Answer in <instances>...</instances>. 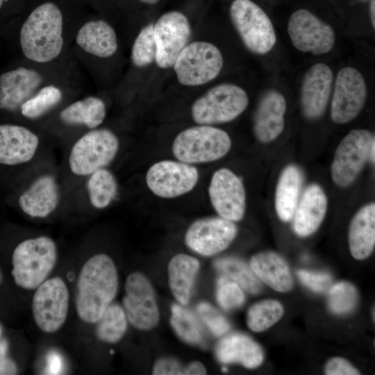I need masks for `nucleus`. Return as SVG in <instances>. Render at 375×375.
<instances>
[{
  "instance_id": "obj_4",
  "label": "nucleus",
  "mask_w": 375,
  "mask_h": 375,
  "mask_svg": "<svg viewBox=\"0 0 375 375\" xmlns=\"http://www.w3.org/2000/svg\"><path fill=\"white\" fill-rule=\"evenodd\" d=\"M231 147V140L224 130L211 125L192 126L174 138L172 153L179 161L197 164L217 160Z\"/></svg>"
},
{
  "instance_id": "obj_24",
  "label": "nucleus",
  "mask_w": 375,
  "mask_h": 375,
  "mask_svg": "<svg viewBox=\"0 0 375 375\" xmlns=\"http://www.w3.org/2000/svg\"><path fill=\"white\" fill-rule=\"evenodd\" d=\"M215 354L221 362H238L247 368L258 367L264 359L261 347L249 337L241 333H232L219 340Z\"/></svg>"
},
{
  "instance_id": "obj_20",
  "label": "nucleus",
  "mask_w": 375,
  "mask_h": 375,
  "mask_svg": "<svg viewBox=\"0 0 375 375\" xmlns=\"http://www.w3.org/2000/svg\"><path fill=\"white\" fill-rule=\"evenodd\" d=\"M286 101L279 92L271 90L260 99L253 119V132L261 142L268 143L276 139L285 126Z\"/></svg>"
},
{
  "instance_id": "obj_19",
  "label": "nucleus",
  "mask_w": 375,
  "mask_h": 375,
  "mask_svg": "<svg viewBox=\"0 0 375 375\" xmlns=\"http://www.w3.org/2000/svg\"><path fill=\"white\" fill-rule=\"evenodd\" d=\"M43 82L41 74L20 67L0 75V108L14 111L31 97Z\"/></svg>"
},
{
  "instance_id": "obj_12",
  "label": "nucleus",
  "mask_w": 375,
  "mask_h": 375,
  "mask_svg": "<svg viewBox=\"0 0 375 375\" xmlns=\"http://www.w3.org/2000/svg\"><path fill=\"white\" fill-rule=\"evenodd\" d=\"M288 32L296 49L315 55L329 52L335 41L333 28L303 8L297 10L291 15Z\"/></svg>"
},
{
  "instance_id": "obj_9",
  "label": "nucleus",
  "mask_w": 375,
  "mask_h": 375,
  "mask_svg": "<svg viewBox=\"0 0 375 375\" xmlns=\"http://www.w3.org/2000/svg\"><path fill=\"white\" fill-rule=\"evenodd\" d=\"M374 140L369 131L353 129L341 140L331 165V177L335 184L347 187L356 180L369 156Z\"/></svg>"
},
{
  "instance_id": "obj_38",
  "label": "nucleus",
  "mask_w": 375,
  "mask_h": 375,
  "mask_svg": "<svg viewBox=\"0 0 375 375\" xmlns=\"http://www.w3.org/2000/svg\"><path fill=\"white\" fill-rule=\"evenodd\" d=\"M358 298L357 290L351 283H337L328 291V307L336 314L348 313L355 308Z\"/></svg>"
},
{
  "instance_id": "obj_52",
  "label": "nucleus",
  "mask_w": 375,
  "mask_h": 375,
  "mask_svg": "<svg viewBox=\"0 0 375 375\" xmlns=\"http://www.w3.org/2000/svg\"><path fill=\"white\" fill-rule=\"evenodd\" d=\"M2 282V274H1V272L0 270V284Z\"/></svg>"
},
{
  "instance_id": "obj_13",
  "label": "nucleus",
  "mask_w": 375,
  "mask_h": 375,
  "mask_svg": "<svg viewBox=\"0 0 375 375\" xmlns=\"http://www.w3.org/2000/svg\"><path fill=\"white\" fill-rule=\"evenodd\" d=\"M199 180L197 169L181 161L161 160L152 165L146 174V183L156 196L172 199L190 192Z\"/></svg>"
},
{
  "instance_id": "obj_39",
  "label": "nucleus",
  "mask_w": 375,
  "mask_h": 375,
  "mask_svg": "<svg viewBox=\"0 0 375 375\" xmlns=\"http://www.w3.org/2000/svg\"><path fill=\"white\" fill-rule=\"evenodd\" d=\"M216 297L219 306L224 310L238 308L244 302L242 288L234 281L224 277L217 281Z\"/></svg>"
},
{
  "instance_id": "obj_31",
  "label": "nucleus",
  "mask_w": 375,
  "mask_h": 375,
  "mask_svg": "<svg viewBox=\"0 0 375 375\" xmlns=\"http://www.w3.org/2000/svg\"><path fill=\"white\" fill-rule=\"evenodd\" d=\"M214 265L247 292L257 294L260 291L262 285L259 279L242 260L235 257H222L215 260Z\"/></svg>"
},
{
  "instance_id": "obj_48",
  "label": "nucleus",
  "mask_w": 375,
  "mask_h": 375,
  "mask_svg": "<svg viewBox=\"0 0 375 375\" xmlns=\"http://www.w3.org/2000/svg\"><path fill=\"white\" fill-rule=\"evenodd\" d=\"M375 149V140L372 142L369 149V157L371 160L374 162V149Z\"/></svg>"
},
{
  "instance_id": "obj_43",
  "label": "nucleus",
  "mask_w": 375,
  "mask_h": 375,
  "mask_svg": "<svg viewBox=\"0 0 375 375\" xmlns=\"http://www.w3.org/2000/svg\"><path fill=\"white\" fill-rule=\"evenodd\" d=\"M185 367L176 359L165 357L155 363L152 374L155 375L184 374Z\"/></svg>"
},
{
  "instance_id": "obj_8",
  "label": "nucleus",
  "mask_w": 375,
  "mask_h": 375,
  "mask_svg": "<svg viewBox=\"0 0 375 375\" xmlns=\"http://www.w3.org/2000/svg\"><path fill=\"white\" fill-rule=\"evenodd\" d=\"M119 140L108 128L94 129L80 138L72 148L69 164L78 176L89 175L108 165L115 157Z\"/></svg>"
},
{
  "instance_id": "obj_42",
  "label": "nucleus",
  "mask_w": 375,
  "mask_h": 375,
  "mask_svg": "<svg viewBox=\"0 0 375 375\" xmlns=\"http://www.w3.org/2000/svg\"><path fill=\"white\" fill-rule=\"evenodd\" d=\"M325 374L328 375H357L360 373L349 361L335 357L329 360L325 365Z\"/></svg>"
},
{
  "instance_id": "obj_27",
  "label": "nucleus",
  "mask_w": 375,
  "mask_h": 375,
  "mask_svg": "<svg viewBox=\"0 0 375 375\" xmlns=\"http://www.w3.org/2000/svg\"><path fill=\"white\" fill-rule=\"evenodd\" d=\"M250 267L260 280L276 291L287 292L293 286L287 262L274 252L255 254L250 260Z\"/></svg>"
},
{
  "instance_id": "obj_35",
  "label": "nucleus",
  "mask_w": 375,
  "mask_h": 375,
  "mask_svg": "<svg viewBox=\"0 0 375 375\" xmlns=\"http://www.w3.org/2000/svg\"><path fill=\"white\" fill-rule=\"evenodd\" d=\"M283 314V308L278 301L263 300L249 308L247 317V326L253 331H263L277 322Z\"/></svg>"
},
{
  "instance_id": "obj_44",
  "label": "nucleus",
  "mask_w": 375,
  "mask_h": 375,
  "mask_svg": "<svg viewBox=\"0 0 375 375\" xmlns=\"http://www.w3.org/2000/svg\"><path fill=\"white\" fill-rule=\"evenodd\" d=\"M17 374L15 362L8 356V342L5 338L0 340V375Z\"/></svg>"
},
{
  "instance_id": "obj_51",
  "label": "nucleus",
  "mask_w": 375,
  "mask_h": 375,
  "mask_svg": "<svg viewBox=\"0 0 375 375\" xmlns=\"http://www.w3.org/2000/svg\"><path fill=\"white\" fill-rule=\"evenodd\" d=\"M5 1L6 0H0V10H1V7H2V6H3Z\"/></svg>"
},
{
  "instance_id": "obj_29",
  "label": "nucleus",
  "mask_w": 375,
  "mask_h": 375,
  "mask_svg": "<svg viewBox=\"0 0 375 375\" xmlns=\"http://www.w3.org/2000/svg\"><path fill=\"white\" fill-rule=\"evenodd\" d=\"M302 185V175L299 168L287 166L281 172L275 194V208L283 222L290 221L297 208Z\"/></svg>"
},
{
  "instance_id": "obj_15",
  "label": "nucleus",
  "mask_w": 375,
  "mask_h": 375,
  "mask_svg": "<svg viewBox=\"0 0 375 375\" xmlns=\"http://www.w3.org/2000/svg\"><path fill=\"white\" fill-rule=\"evenodd\" d=\"M123 308L127 320L136 328L149 330L159 321V312L152 285L140 272L128 275L125 283Z\"/></svg>"
},
{
  "instance_id": "obj_25",
  "label": "nucleus",
  "mask_w": 375,
  "mask_h": 375,
  "mask_svg": "<svg viewBox=\"0 0 375 375\" xmlns=\"http://www.w3.org/2000/svg\"><path fill=\"white\" fill-rule=\"evenodd\" d=\"M76 42L85 52L99 58H109L118 48L114 28L104 20L85 22L78 30Z\"/></svg>"
},
{
  "instance_id": "obj_3",
  "label": "nucleus",
  "mask_w": 375,
  "mask_h": 375,
  "mask_svg": "<svg viewBox=\"0 0 375 375\" xmlns=\"http://www.w3.org/2000/svg\"><path fill=\"white\" fill-rule=\"evenodd\" d=\"M57 260V247L47 236L26 240L15 249L12 275L15 283L26 290L36 289L53 270Z\"/></svg>"
},
{
  "instance_id": "obj_41",
  "label": "nucleus",
  "mask_w": 375,
  "mask_h": 375,
  "mask_svg": "<svg viewBox=\"0 0 375 375\" xmlns=\"http://www.w3.org/2000/svg\"><path fill=\"white\" fill-rule=\"evenodd\" d=\"M297 275L305 285L315 292L325 291L330 288L332 282L331 276L328 274L299 270Z\"/></svg>"
},
{
  "instance_id": "obj_10",
  "label": "nucleus",
  "mask_w": 375,
  "mask_h": 375,
  "mask_svg": "<svg viewBox=\"0 0 375 375\" xmlns=\"http://www.w3.org/2000/svg\"><path fill=\"white\" fill-rule=\"evenodd\" d=\"M68 308V288L61 278L47 279L36 288L32 311L42 331L52 333L59 330L67 319Z\"/></svg>"
},
{
  "instance_id": "obj_21",
  "label": "nucleus",
  "mask_w": 375,
  "mask_h": 375,
  "mask_svg": "<svg viewBox=\"0 0 375 375\" xmlns=\"http://www.w3.org/2000/svg\"><path fill=\"white\" fill-rule=\"evenodd\" d=\"M39 144L38 136L26 127L0 125V164L15 165L34 156Z\"/></svg>"
},
{
  "instance_id": "obj_16",
  "label": "nucleus",
  "mask_w": 375,
  "mask_h": 375,
  "mask_svg": "<svg viewBox=\"0 0 375 375\" xmlns=\"http://www.w3.org/2000/svg\"><path fill=\"white\" fill-rule=\"evenodd\" d=\"M237 231L233 222L221 217L202 218L189 226L185 242L194 252L210 256L226 249L235 238Z\"/></svg>"
},
{
  "instance_id": "obj_37",
  "label": "nucleus",
  "mask_w": 375,
  "mask_h": 375,
  "mask_svg": "<svg viewBox=\"0 0 375 375\" xmlns=\"http://www.w3.org/2000/svg\"><path fill=\"white\" fill-rule=\"evenodd\" d=\"M156 46L153 24L144 26L136 36L131 49V61L137 67H147L155 61Z\"/></svg>"
},
{
  "instance_id": "obj_34",
  "label": "nucleus",
  "mask_w": 375,
  "mask_h": 375,
  "mask_svg": "<svg viewBox=\"0 0 375 375\" xmlns=\"http://www.w3.org/2000/svg\"><path fill=\"white\" fill-rule=\"evenodd\" d=\"M171 325L178 336L187 343L201 344L203 333L194 315L189 310L174 303L172 306Z\"/></svg>"
},
{
  "instance_id": "obj_17",
  "label": "nucleus",
  "mask_w": 375,
  "mask_h": 375,
  "mask_svg": "<svg viewBox=\"0 0 375 375\" xmlns=\"http://www.w3.org/2000/svg\"><path fill=\"white\" fill-rule=\"evenodd\" d=\"M208 195L219 217L231 222L242 219L246 207L245 190L241 179L231 170L221 168L215 172Z\"/></svg>"
},
{
  "instance_id": "obj_45",
  "label": "nucleus",
  "mask_w": 375,
  "mask_h": 375,
  "mask_svg": "<svg viewBox=\"0 0 375 375\" xmlns=\"http://www.w3.org/2000/svg\"><path fill=\"white\" fill-rule=\"evenodd\" d=\"M63 361L60 355L51 351L47 358L46 372L49 374H58L63 369Z\"/></svg>"
},
{
  "instance_id": "obj_28",
  "label": "nucleus",
  "mask_w": 375,
  "mask_h": 375,
  "mask_svg": "<svg viewBox=\"0 0 375 375\" xmlns=\"http://www.w3.org/2000/svg\"><path fill=\"white\" fill-rule=\"evenodd\" d=\"M199 260L191 256L179 253L174 256L168 265L169 285L175 299L186 305L199 269Z\"/></svg>"
},
{
  "instance_id": "obj_1",
  "label": "nucleus",
  "mask_w": 375,
  "mask_h": 375,
  "mask_svg": "<svg viewBox=\"0 0 375 375\" xmlns=\"http://www.w3.org/2000/svg\"><path fill=\"white\" fill-rule=\"evenodd\" d=\"M118 289V275L112 260L99 253L90 258L78 276L75 303L79 318L97 323L112 303Z\"/></svg>"
},
{
  "instance_id": "obj_5",
  "label": "nucleus",
  "mask_w": 375,
  "mask_h": 375,
  "mask_svg": "<svg viewBox=\"0 0 375 375\" xmlns=\"http://www.w3.org/2000/svg\"><path fill=\"white\" fill-rule=\"evenodd\" d=\"M246 91L233 83H222L209 89L194 101L191 115L198 124L213 125L229 122L247 108Z\"/></svg>"
},
{
  "instance_id": "obj_49",
  "label": "nucleus",
  "mask_w": 375,
  "mask_h": 375,
  "mask_svg": "<svg viewBox=\"0 0 375 375\" xmlns=\"http://www.w3.org/2000/svg\"><path fill=\"white\" fill-rule=\"evenodd\" d=\"M138 1L147 5H154L157 3L160 0H138Z\"/></svg>"
},
{
  "instance_id": "obj_18",
  "label": "nucleus",
  "mask_w": 375,
  "mask_h": 375,
  "mask_svg": "<svg viewBox=\"0 0 375 375\" xmlns=\"http://www.w3.org/2000/svg\"><path fill=\"white\" fill-rule=\"evenodd\" d=\"M331 69L316 63L306 72L301 87V106L303 115L310 119L322 115L328 104L333 85Z\"/></svg>"
},
{
  "instance_id": "obj_30",
  "label": "nucleus",
  "mask_w": 375,
  "mask_h": 375,
  "mask_svg": "<svg viewBox=\"0 0 375 375\" xmlns=\"http://www.w3.org/2000/svg\"><path fill=\"white\" fill-rule=\"evenodd\" d=\"M106 114L104 102L96 97L76 101L65 108L60 118L68 124H83L95 128L102 124Z\"/></svg>"
},
{
  "instance_id": "obj_26",
  "label": "nucleus",
  "mask_w": 375,
  "mask_h": 375,
  "mask_svg": "<svg viewBox=\"0 0 375 375\" xmlns=\"http://www.w3.org/2000/svg\"><path fill=\"white\" fill-rule=\"evenodd\" d=\"M375 245V204L362 207L353 217L349 231V247L357 260L367 258Z\"/></svg>"
},
{
  "instance_id": "obj_23",
  "label": "nucleus",
  "mask_w": 375,
  "mask_h": 375,
  "mask_svg": "<svg viewBox=\"0 0 375 375\" xmlns=\"http://www.w3.org/2000/svg\"><path fill=\"white\" fill-rule=\"evenodd\" d=\"M59 203V192L53 177L45 175L36 179L19 198L21 209L33 217H45Z\"/></svg>"
},
{
  "instance_id": "obj_14",
  "label": "nucleus",
  "mask_w": 375,
  "mask_h": 375,
  "mask_svg": "<svg viewBox=\"0 0 375 375\" xmlns=\"http://www.w3.org/2000/svg\"><path fill=\"white\" fill-rule=\"evenodd\" d=\"M367 85L356 68L341 69L336 76L331 106V117L337 124H346L361 112L366 102Z\"/></svg>"
},
{
  "instance_id": "obj_7",
  "label": "nucleus",
  "mask_w": 375,
  "mask_h": 375,
  "mask_svg": "<svg viewBox=\"0 0 375 375\" xmlns=\"http://www.w3.org/2000/svg\"><path fill=\"white\" fill-rule=\"evenodd\" d=\"M223 65V56L217 46L206 41H194L183 48L172 67L181 85L199 86L215 79Z\"/></svg>"
},
{
  "instance_id": "obj_53",
  "label": "nucleus",
  "mask_w": 375,
  "mask_h": 375,
  "mask_svg": "<svg viewBox=\"0 0 375 375\" xmlns=\"http://www.w3.org/2000/svg\"><path fill=\"white\" fill-rule=\"evenodd\" d=\"M357 1H367L368 0H357Z\"/></svg>"
},
{
  "instance_id": "obj_11",
  "label": "nucleus",
  "mask_w": 375,
  "mask_h": 375,
  "mask_svg": "<svg viewBox=\"0 0 375 375\" xmlns=\"http://www.w3.org/2000/svg\"><path fill=\"white\" fill-rule=\"evenodd\" d=\"M153 33L156 46L155 62L160 68L168 69L189 43L192 27L184 13L171 10L162 14L153 24Z\"/></svg>"
},
{
  "instance_id": "obj_6",
  "label": "nucleus",
  "mask_w": 375,
  "mask_h": 375,
  "mask_svg": "<svg viewBox=\"0 0 375 375\" xmlns=\"http://www.w3.org/2000/svg\"><path fill=\"white\" fill-rule=\"evenodd\" d=\"M231 22L244 46L263 55L276 42L273 24L263 9L251 0H233L229 8Z\"/></svg>"
},
{
  "instance_id": "obj_40",
  "label": "nucleus",
  "mask_w": 375,
  "mask_h": 375,
  "mask_svg": "<svg viewBox=\"0 0 375 375\" xmlns=\"http://www.w3.org/2000/svg\"><path fill=\"white\" fill-rule=\"evenodd\" d=\"M197 310L203 323L214 335H223L230 329L227 319L208 303H199Z\"/></svg>"
},
{
  "instance_id": "obj_33",
  "label": "nucleus",
  "mask_w": 375,
  "mask_h": 375,
  "mask_svg": "<svg viewBox=\"0 0 375 375\" xmlns=\"http://www.w3.org/2000/svg\"><path fill=\"white\" fill-rule=\"evenodd\" d=\"M87 188L91 204L101 209L107 207L114 199L117 184L113 174L101 168L91 174Z\"/></svg>"
},
{
  "instance_id": "obj_32",
  "label": "nucleus",
  "mask_w": 375,
  "mask_h": 375,
  "mask_svg": "<svg viewBox=\"0 0 375 375\" xmlns=\"http://www.w3.org/2000/svg\"><path fill=\"white\" fill-rule=\"evenodd\" d=\"M96 335L107 343L119 342L126 333L127 318L123 307L111 303L97 322Z\"/></svg>"
},
{
  "instance_id": "obj_2",
  "label": "nucleus",
  "mask_w": 375,
  "mask_h": 375,
  "mask_svg": "<svg viewBox=\"0 0 375 375\" xmlns=\"http://www.w3.org/2000/svg\"><path fill=\"white\" fill-rule=\"evenodd\" d=\"M63 13L54 2L37 6L23 23L19 34L24 56L39 62H49L62 51L64 40Z\"/></svg>"
},
{
  "instance_id": "obj_54",
  "label": "nucleus",
  "mask_w": 375,
  "mask_h": 375,
  "mask_svg": "<svg viewBox=\"0 0 375 375\" xmlns=\"http://www.w3.org/2000/svg\"><path fill=\"white\" fill-rule=\"evenodd\" d=\"M222 370H224V371H227V369L223 368Z\"/></svg>"
},
{
  "instance_id": "obj_50",
  "label": "nucleus",
  "mask_w": 375,
  "mask_h": 375,
  "mask_svg": "<svg viewBox=\"0 0 375 375\" xmlns=\"http://www.w3.org/2000/svg\"><path fill=\"white\" fill-rule=\"evenodd\" d=\"M2 333H3V329H2V327H1V326L0 324V340L1 339Z\"/></svg>"
},
{
  "instance_id": "obj_46",
  "label": "nucleus",
  "mask_w": 375,
  "mask_h": 375,
  "mask_svg": "<svg viewBox=\"0 0 375 375\" xmlns=\"http://www.w3.org/2000/svg\"><path fill=\"white\" fill-rule=\"evenodd\" d=\"M206 374V370L204 365L199 361L192 362L188 366L185 367L184 374L194 375Z\"/></svg>"
},
{
  "instance_id": "obj_47",
  "label": "nucleus",
  "mask_w": 375,
  "mask_h": 375,
  "mask_svg": "<svg viewBox=\"0 0 375 375\" xmlns=\"http://www.w3.org/2000/svg\"><path fill=\"white\" fill-rule=\"evenodd\" d=\"M369 17L373 28H375V0H369Z\"/></svg>"
},
{
  "instance_id": "obj_22",
  "label": "nucleus",
  "mask_w": 375,
  "mask_h": 375,
  "mask_svg": "<svg viewBox=\"0 0 375 375\" xmlns=\"http://www.w3.org/2000/svg\"><path fill=\"white\" fill-rule=\"evenodd\" d=\"M327 210V198L322 188L312 184L303 192L293 215L294 231L306 237L315 233L322 224Z\"/></svg>"
},
{
  "instance_id": "obj_36",
  "label": "nucleus",
  "mask_w": 375,
  "mask_h": 375,
  "mask_svg": "<svg viewBox=\"0 0 375 375\" xmlns=\"http://www.w3.org/2000/svg\"><path fill=\"white\" fill-rule=\"evenodd\" d=\"M62 91L49 85L42 88L20 107L22 114L27 118L35 119L56 106L62 99Z\"/></svg>"
}]
</instances>
